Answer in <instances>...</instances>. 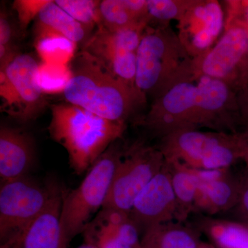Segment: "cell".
Here are the masks:
<instances>
[{
    "mask_svg": "<svg viewBox=\"0 0 248 248\" xmlns=\"http://www.w3.org/2000/svg\"><path fill=\"white\" fill-rule=\"evenodd\" d=\"M123 155L115 142L91 166L78 187L72 190L63 189L61 223L69 244L82 234L93 217L104 207Z\"/></svg>",
    "mask_w": 248,
    "mask_h": 248,
    "instance_id": "obj_5",
    "label": "cell"
},
{
    "mask_svg": "<svg viewBox=\"0 0 248 248\" xmlns=\"http://www.w3.org/2000/svg\"><path fill=\"white\" fill-rule=\"evenodd\" d=\"M197 229L217 248H248V223L203 216Z\"/></svg>",
    "mask_w": 248,
    "mask_h": 248,
    "instance_id": "obj_21",
    "label": "cell"
},
{
    "mask_svg": "<svg viewBox=\"0 0 248 248\" xmlns=\"http://www.w3.org/2000/svg\"><path fill=\"white\" fill-rule=\"evenodd\" d=\"M210 246H211V244H207V243L201 241V243L197 248H210Z\"/></svg>",
    "mask_w": 248,
    "mask_h": 248,
    "instance_id": "obj_34",
    "label": "cell"
},
{
    "mask_svg": "<svg viewBox=\"0 0 248 248\" xmlns=\"http://www.w3.org/2000/svg\"><path fill=\"white\" fill-rule=\"evenodd\" d=\"M226 14L217 0H192L178 22V37L191 58L212 48L224 31Z\"/></svg>",
    "mask_w": 248,
    "mask_h": 248,
    "instance_id": "obj_11",
    "label": "cell"
},
{
    "mask_svg": "<svg viewBox=\"0 0 248 248\" xmlns=\"http://www.w3.org/2000/svg\"><path fill=\"white\" fill-rule=\"evenodd\" d=\"M241 179L239 200L234 209L239 217V221L248 223V175Z\"/></svg>",
    "mask_w": 248,
    "mask_h": 248,
    "instance_id": "obj_30",
    "label": "cell"
},
{
    "mask_svg": "<svg viewBox=\"0 0 248 248\" xmlns=\"http://www.w3.org/2000/svg\"><path fill=\"white\" fill-rule=\"evenodd\" d=\"M17 31L4 9L1 8L0 14V46L11 51H17L16 46Z\"/></svg>",
    "mask_w": 248,
    "mask_h": 248,
    "instance_id": "obj_29",
    "label": "cell"
},
{
    "mask_svg": "<svg viewBox=\"0 0 248 248\" xmlns=\"http://www.w3.org/2000/svg\"><path fill=\"white\" fill-rule=\"evenodd\" d=\"M36 51L42 63L68 66L74 58L77 44L50 32L35 34Z\"/></svg>",
    "mask_w": 248,
    "mask_h": 248,
    "instance_id": "obj_23",
    "label": "cell"
},
{
    "mask_svg": "<svg viewBox=\"0 0 248 248\" xmlns=\"http://www.w3.org/2000/svg\"><path fill=\"white\" fill-rule=\"evenodd\" d=\"M70 78L63 91L65 99L94 115L125 123L146 97L124 82L87 51L76 53L68 64Z\"/></svg>",
    "mask_w": 248,
    "mask_h": 248,
    "instance_id": "obj_1",
    "label": "cell"
},
{
    "mask_svg": "<svg viewBox=\"0 0 248 248\" xmlns=\"http://www.w3.org/2000/svg\"><path fill=\"white\" fill-rule=\"evenodd\" d=\"M191 60L170 28L148 26L137 51V89L155 99L179 83L192 82Z\"/></svg>",
    "mask_w": 248,
    "mask_h": 248,
    "instance_id": "obj_3",
    "label": "cell"
},
{
    "mask_svg": "<svg viewBox=\"0 0 248 248\" xmlns=\"http://www.w3.org/2000/svg\"><path fill=\"white\" fill-rule=\"evenodd\" d=\"M248 42V24L244 17L227 12L224 31L212 48L192 58L191 81L203 77L221 80L236 91L240 68Z\"/></svg>",
    "mask_w": 248,
    "mask_h": 248,
    "instance_id": "obj_7",
    "label": "cell"
},
{
    "mask_svg": "<svg viewBox=\"0 0 248 248\" xmlns=\"http://www.w3.org/2000/svg\"><path fill=\"white\" fill-rule=\"evenodd\" d=\"M176 202L167 162L135 201L130 215L140 231L175 221Z\"/></svg>",
    "mask_w": 248,
    "mask_h": 248,
    "instance_id": "obj_12",
    "label": "cell"
},
{
    "mask_svg": "<svg viewBox=\"0 0 248 248\" xmlns=\"http://www.w3.org/2000/svg\"><path fill=\"white\" fill-rule=\"evenodd\" d=\"M99 17V25L109 31L122 30L140 22H138L136 20L125 7L124 0L100 1Z\"/></svg>",
    "mask_w": 248,
    "mask_h": 248,
    "instance_id": "obj_24",
    "label": "cell"
},
{
    "mask_svg": "<svg viewBox=\"0 0 248 248\" xmlns=\"http://www.w3.org/2000/svg\"><path fill=\"white\" fill-rule=\"evenodd\" d=\"M33 139L24 130L1 125L0 128V179L9 182L29 176L35 164Z\"/></svg>",
    "mask_w": 248,
    "mask_h": 248,
    "instance_id": "obj_15",
    "label": "cell"
},
{
    "mask_svg": "<svg viewBox=\"0 0 248 248\" xmlns=\"http://www.w3.org/2000/svg\"><path fill=\"white\" fill-rule=\"evenodd\" d=\"M55 1L65 12L89 30L99 25V6L100 1L56 0Z\"/></svg>",
    "mask_w": 248,
    "mask_h": 248,
    "instance_id": "obj_26",
    "label": "cell"
},
{
    "mask_svg": "<svg viewBox=\"0 0 248 248\" xmlns=\"http://www.w3.org/2000/svg\"><path fill=\"white\" fill-rule=\"evenodd\" d=\"M40 64L32 55L19 53L0 71L1 111L21 122L35 120L45 107Z\"/></svg>",
    "mask_w": 248,
    "mask_h": 248,
    "instance_id": "obj_8",
    "label": "cell"
},
{
    "mask_svg": "<svg viewBox=\"0 0 248 248\" xmlns=\"http://www.w3.org/2000/svg\"><path fill=\"white\" fill-rule=\"evenodd\" d=\"M81 234L84 243L96 248H133L121 233L107 208H102Z\"/></svg>",
    "mask_w": 248,
    "mask_h": 248,
    "instance_id": "obj_22",
    "label": "cell"
},
{
    "mask_svg": "<svg viewBox=\"0 0 248 248\" xmlns=\"http://www.w3.org/2000/svg\"><path fill=\"white\" fill-rule=\"evenodd\" d=\"M241 179L229 169L215 170L208 179L199 182L194 213L211 217L234 208L239 200Z\"/></svg>",
    "mask_w": 248,
    "mask_h": 248,
    "instance_id": "obj_16",
    "label": "cell"
},
{
    "mask_svg": "<svg viewBox=\"0 0 248 248\" xmlns=\"http://www.w3.org/2000/svg\"><path fill=\"white\" fill-rule=\"evenodd\" d=\"M198 110L197 129H215L231 125L232 113L238 111L237 94L232 87L221 80L203 77L197 80Z\"/></svg>",
    "mask_w": 248,
    "mask_h": 248,
    "instance_id": "obj_14",
    "label": "cell"
},
{
    "mask_svg": "<svg viewBox=\"0 0 248 248\" xmlns=\"http://www.w3.org/2000/svg\"><path fill=\"white\" fill-rule=\"evenodd\" d=\"M166 163L159 148L137 143L124 153L103 208L130 213L135 201Z\"/></svg>",
    "mask_w": 248,
    "mask_h": 248,
    "instance_id": "obj_9",
    "label": "cell"
},
{
    "mask_svg": "<svg viewBox=\"0 0 248 248\" xmlns=\"http://www.w3.org/2000/svg\"><path fill=\"white\" fill-rule=\"evenodd\" d=\"M201 233L180 222L161 223L142 233L140 248H197Z\"/></svg>",
    "mask_w": 248,
    "mask_h": 248,
    "instance_id": "obj_18",
    "label": "cell"
},
{
    "mask_svg": "<svg viewBox=\"0 0 248 248\" xmlns=\"http://www.w3.org/2000/svg\"><path fill=\"white\" fill-rule=\"evenodd\" d=\"M77 248H96L94 247V246H92V245H90L89 244H86V243H84V244L81 245V246H79V247Z\"/></svg>",
    "mask_w": 248,
    "mask_h": 248,
    "instance_id": "obj_35",
    "label": "cell"
},
{
    "mask_svg": "<svg viewBox=\"0 0 248 248\" xmlns=\"http://www.w3.org/2000/svg\"><path fill=\"white\" fill-rule=\"evenodd\" d=\"M63 187L58 190L45 211L0 248H69L61 223Z\"/></svg>",
    "mask_w": 248,
    "mask_h": 248,
    "instance_id": "obj_13",
    "label": "cell"
},
{
    "mask_svg": "<svg viewBox=\"0 0 248 248\" xmlns=\"http://www.w3.org/2000/svg\"><path fill=\"white\" fill-rule=\"evenodd\" d=\"M248 81V42L247 50H246V55L242 63H241V68H240L239 81H238L237 91L239 92L240 90L247 84Z\"/></svg>",
    "mask_w": 248,
    "mask_h": 248,
    "instance_id": "obj_32",
    "label": "cell"
},
{
    "mask_svg": "<svg viewBox=\"0 0 248 248\" xmlns=\"http://www.w3.org/2000/svg\"><path fill=\"white\" fill-rule=\"evenodd\" d=\"M241 6L243 16L248 24V1H246V3H242V1H241Z\"/></svg>",
    "mask_w": 248,
    "mask_h": 248,
    "instance_id": "obj_33",
    "label": "cell"
},
{
    "mask_svg": "<svg viewBox=\"0 0 248 248\" xmlns=\"http://www.w3.org/2000/svg\"><path fill=\"white\" fill-rule=\"evenodd\" d=\"M50 110L49 134L66 150L70 166L78 174L91 169L125 131L124 122L102 118L73 104H55Z\"/></svg>",
    "mask_w": 248,
    "mask_h": 248,
    "instance_id": "obj_2",
    "label": "cell"
},
{
    "mask_svg": "<svg viewBox=\"0 0 248 248\" xmlns=\"http://www.w3.org/2000/svg\"><path fill=\"white\" fill-rule=\"evenodd\" d=\"M244 160L245 162H246V166H247L248 172V149L247 152H246V154L245 155Z\"/></svg>",
    "mask_w": 248,
    "mask_h": 248,
    "instance_id": "obj_36",
    "label": "cell"
},
{
    "mask_svg": "<svg viewBox=\"0 0 248 248\" xmlns=\"http://www.w3.org/2000/svg\"><path fill=\"white\" fill-rule=\"evenodd\" d=\"M192 0H147L150 24L157 23L156 28L169 27L172 20L179 22L192 4Z\"/></svg>",
    "mask_w": 248,
    "mask_h": 248,
    "instance_id": "obj_25",
    "label": "cell"
},
{
    "mask_svg": "<svg viewBox=\"0 0 248 248\" xmlns=\"http://www.w3.org/2000/svg\"><path fill=\"white\" fill-rule=\"evenodd\" d=\"M237 99L240 115L245 120L248 121V81L238 92Z\"/></svg>",
    "mask_w": 248,
    "mask_h": 248,
    "instance_id": "obj_31",
    "label": "cell"
},
{
    "mask_svg": "<svg viewBox=\"0 0 248 248\" xmlns=\"http://www.w3.org/2000/svg\"><path fill=\"white\" fill-rule=\"evenodd\" d=\"M210 248H217L215 247V246H214V245L211 244V246H210Z\"/></svg>",
    "mask_w": 248,
    "mask_h": 248,
    "instance_id": "obj_37",
    "label": "cell"
},
{
    "mask_svg": "<svg viewBox=\"0 0 248 248\" xmlns=\"http://www.w3.org/2000/svg\"><path fill=\"white\" fill-rule=\"evenodd\" d=\"M89 31L87 28L62 9L55 1H48L37 16L35 34L54 32L78 44L87 41Z\"/></svg>",
    "mask_w": 248,
    "mask_h": 248,
    "instance_id": "obj_19",
    "label": "cell"
},
{
    "mask_svg": "<svg viewBox=\"0 0 248 248\" xmlns=\"http://www.w3.org/2000/svg\"><path fill=\"white\" fill-rule=\"evenodd\" d=\"M176 202L175 221L184 223L195 211L199 181L192 168L177 161H167Z\"/></svg>",
    "mask_w": 248,
    "mask_h": 248,
    "instance_id": "obj_20",
    "label": "cell"
},
{
    "mask_svg": "<svg viewBox=\"0 0 248 248\" xmlns=\"http://www.w3.org/2000/svg\"><path fill=\"white\" fill-rule=\"evenodd\" d=\"M82 50L99 60L130 87L138 90L135 85L137 53L126 51L111 43L98 29L85 42Z\"/></svg>",
    "mask_w": 248,
    "mask_h": 248,
    "instance_id": "obj_17",
    "label": "cell"
},
{
    "mask_svg": "<svg viewBox=\"0 0 248 248\" xmlns=\"http://www.w3.org/2000/svg\"><path fill=\"white\" fill-rule=\"evenodd\" d=\"M159 148L167 161L196 169H229L244 159L248 149V131L228 133L182 129L163 137Z\"/></svg>",
    "mask_w": 248,
    "mask_h": 248,
    "instance_id": "obj_4",
    "label": "cell"
},
{
    "mask_svg": "<svg viewBox=\"0 0 248 248\" xmlns=\"http://www.w3.org/2000/svg\"><path fill=\"white\" fill-rule=\"evenodd\" d=\"M197 84L184 81L154 99L142 124L161 138L182 129H197Z\"/></svg>",
    "mask_w": 248,
    "mask_h": 248,
    "instance_id": "obj_10",
    "label": "cell"
},
{
    "mask_svg": "<svg viewBox=\"0 0 248 248\" xmlns=\"http://www.w3.org/2000/svg\"><path fill=\"white\" fill-rule=\"evenodd\" d=\"M46 0H17L14 2V9L17 15L21 29L25 30L32 19L37 17Z\"/></svg>",
    "mask_w": 248,
    "mask_h": 248,
    "instance_id": "obj_28",
    "label": "cell"
},
{
    "mask_svg": "<svg viewBox=\"0 0 248 248\" xmlns=\"http://www.w3.org/2000/svg\"><path fill=\"white\" fill-rule=\"evenodd\" d=\"M70 76L68 65L40 64L39 79L44 93L63 92Z\"/></svg>",
    "mask_w": 248,
    "mask_h": 248,
    "instance_id": "obj_27",
    "label": "cell"
},
{
    "mask_svg": "<svg viewBox=\"0 0 248 248\" xmlns=\"http://www.w3.org/2000/svg\"><path fill=\"white\" fill-rule=\"evenodd\" d=\"M61 186L55 181L45 185L29 176L0 186V244L7 241L48 207Z\"/></svg>",
    "mask_w": 248,
    "mask_h": 248,
    "instance_id": "obj_6",
    "label": "cell"
}]
</instances>
